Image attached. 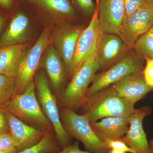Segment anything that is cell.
I'll return each instance as SVG.
<instances>
[{
	"instance_id": "d4e9b609",
	"label": "cell",
	"mask_w": 153,
	"mask_h": 153,
	"mask_svg": "<svg viewBox=\"0 0 153 153\" xmlns=\"http://www.w3.org/2000/svg\"><path fill=\"white\" fill-rule=\"evenodd\" d=\"M105 144L109 149L119 150L126 153H134L132 150L128 147L122 140H103Z\"/></svg>"
},
{
	"instance_id": "5bb4252c",
	"label": "cell",
	"mask_w": 153,
	"mask_h": 153,
	"mask_svg": "<svg viewBox=\"0 0 153 153\" xmlns=\"http://www.w3.org/2000/svg\"><path fill=\"white\" fill-rule=\"evenodd\" d=\"M128 47L115 34L103 33L97 49V58L100 69L105 71L117 62Z\"/></svg>"
},
{
	"instance_id": "ac0fdd59",
	"label": "cell",
	"mask_w": 153,
	"mask_h": 153,
	"mask_svg": "<svg viewBox=\"0 0 153 153\" xmlns=\"http://www.w3.org/2000/svg\"><path fill=\"white\" fill-rule=\"evenodd\" d=\"M30 21L22 12L16 13L11 19L0 38V47L25 44L29 34Z\"/></svg>"
},
{
	"instance_id": "9c48e42d",
	"label": "cell",
	"mask_w": 153,
	"mask_h": 153,
	"mask_svg": "<svg viewBox=\"0 0 153 153\" xmlns=\"http://www.w3.org/2000/svg\"><path fill=\"white\" fill-rule=\"evenodd\" d=\"M153 26V4L146 3L126 17L118 36L128 47L134 46L138 38Z\"/></svg>"
},
{
	"instance_id": "44dd1931",
	"label": "cell",
	"mask_w": 153,
	"mask_h": 153,
	"mask_svg": "<svg viewBox=\"0 0 153 153\" xmlns=\"http://www.w3.org/2000/svg\"><path fill=\"white\" fill-rule=\"evenodd\" d=\"M62 149L55 133H48L38 143L16 153H57Z\"/></svg>"
},
{
	"instance_id": "1f68e13d",
	"label": "cell",
	"mask_w": 153,
	"mask_h": 153,
	"mask_svg": "<svg viewBox=\"0 0 153 153\" xmlns=\"http://www.w3.org/2000/svg\"><path fill=\"white\" fill-rule=\"evenodd\" d=\"M8 18V16L6 14L0 13V38L2 34L3 29Z\"/></svg>"
},
{
	"instance_id": "ba28073f",
	"label": "cell",
	"mask_w": 153,
	"mask_h": 153,
	"mask_svg": "<svg viewBox=\"0 0 153 153\" xmlns=\"http://www.w3.org/2000/svg\"><path fill=\"white\" fill-rule=\"evenodd\" d=\"M98 10L96 3L90 23L82 31L77 41L68 73V79H71L82 64L97 52L100 40L103 33L99 22Z\"/></svg>"
},
{
	"instance_id": "e0dca14e",
	"label": "cell",
	"mask_w": 153,
	"mask_h": 153,
	"mask_svg": "<svg viewBox=\"0 0 153 153\" xmlns=\"http://www.w3.org/2000/svg\"><path fill=\"white\" fill-rule=\"evenodd\" d=\"M96 134L102 140H122L129 128V117H109L90 123Z\"/></svg>"
},
{
	"instance_id": "7a4b0ae2",
	"label": "cell",
	"mask_w": 153,
	"mask_h": 153,
	"mask_svg": "<svg viewBox=\"0 0 153 153\" xmlns=\"http://www.w3.org/2000/svg\"><path fill=\"white\" fill-rule=\"evenodd\" d=\"M4 108L28 125L46 133H55L38 102L34 80L24 92L14 95Z\"/></svg>"
},
{
	"instance_id": "e575fe53",
	"label": "cell",
	"mask_w": 153,
	"mask_h": 153,
	"mask_svg": "<svg viewBox=\"0 0 153 153\" xmlns=\"http://www.w3.org/2000/svg\"><path fill=\"white\" fill-rule=\"evenodd\" d=\"M149 143L151 153H153V139L150 140Z\"/></svg>"
},
{
	"instance_id": "9a60e30c",
	"label": "cell",
	"mask_w": 153,
	"mask_h": 153,
	"mask_svg": "<svg viewBox=\"0 0 153 153\" xmlns=\"http://www.w3.org/2000/svg\"><path fill=\"white\" fill-rule=\"evenodd\" d=\"M112 86L119 96L134 105L153 91V87L147 83L143 72L130 74Z\"/></svg>"
},
{
	"instance_id": "30bf717a",
	"label": "cell",
	"mask_w": 153,
	"mask_h": 153,
	"mask_svg": "<svg viewBox=\"0 0 153 153\" xmlns=\"http://www.w3.org/2000/svg\"><path fill=\"white\" fill-rule=\"evenodd\" d=\"M84 30L83 27L62 25L52 30L51 43L65 64L68 74L77 41Z\"/></svg>"
},
{
	"instance_id": "603a6c76",
	"label": "cell",
	"mask_w": 153,
	"mask_h": 153,
	"mask_svg": "<svg viewBox=\"0 0 153 153\" xmlns=\"http://www.w3.org/2000/svg\"><path fill=\"white\" fill-rule=\"evenodd\" d=\"M134 47V51L143 59H153V37L149 32L140 36Z\"/></svg>"
},
{
	"instance_id": "ffe728a7",
	"label": "cell",
	"mask_w": 153,
	"mask_h": 153,
	"mask_svg": "<svg viewBox=\"0 0 153 153\" xmlns=\"http://www.w3.org/2000/svg\"><path fill=\"white\" fill-rule=\"evenodd\" d=\"M34 2L49 15L58 19L76 17V13L69 0H33Z\"/></svg>"
},
{
	"instance_id": "8fae6325",
	"label": "cell",
	"mask_w": 153,
	"mask_h": 153,
	"mask_svg": "<svg viewBox=\"0 0 153 153\" xmlns=\"http://www.w3.org/2000/svg\"><path fill=\"white\" fill-rule=\"evenodd\" d=\"M152 111L150 106H143L136 109L129 117V128L122 140L134 153H151L143 121L146 117L150 115Z\"/></svg>"
},
{
	"instance_id": "836d02e7",
	"label": "cell",
	"mask_w": 153,
	"mask_h": 153,
	"mask_svg": "<svg viewBox=\"0 0 153 153\" xmlns=\"http://www.w3.org/2000/svg\"><path fill=\"white\" fill-rule=\"evenodd\" d=\"M109 153H127L124 151L114 149H111Z\"/></svg>"
},
{
	"instance_id": "277c9868",
	"label": "cell",
	"mask_w": 153,
	"mask_h": 153,
	"mask_svg": "<svg viewBox=\"0 0 153 153\" xmlns=\"http://www.w3.org/2000/svg\"><path fill=\"white\" fill-rule=\"evenodd\" d=\"M34 82L37 100L44 114L54 128L57 142L62 149L66 147L73 143V138L63 128L57 97L51 89L45 71L39 69L34 76Z\"/></svg>"
},
{
	"instance_id": "8d00e7d4",
	"label": "cell",
	"mask_w": 153,
	"mask_h": 153,
	"mask_svg": "<svg viewBox=\"0 0 153 153\" xmlns=\"http://www.w3.org/2000/svg\"><path fill=\"white\" fill-rule=\"evenodd\" d=\"M146 2V3H153V0H145Z\"/></svg>"
},
{
	"instance_id": "6da1fadb",
	"label": "cell",
	"mask_w": 153,
	"mask_h": 153,
	"mask_svg": "<svg viewBox=\"0 0 153 153\" xmlns=\"http://www.w3.org/2000/svg\"><path fill=\"white\" fill-rule=\"evenodd\" d=\"M80 109V114L92 123L109 117H128L136 109L111 85L88 97Z\"/></svg>"
},
{
	"instance_id": "74e56055",
	"label": "cell",
	"mask_w": 153,
	"mask_h": 153,
	"mask_svg": "<svg viewBox=\"0 0 153 153\" xmlns=\"http://www.w3.org/2000/svg\"></svg>"
},
{
	"instance_id": "7402d4cb",
	"label": "cell",
	"mask_w": 153,
	"mask_h": 153,
	"mask_svg": "<svg viewBox=\"0 0 153 153\" xmlns=\"http://www.w3.org/2000/svg\"><path fill=\"white\" fill-rule=\"evenodd\" d=\"M16 78L0 75V107L4 108L16 92Z\"/></svg>"
},
{
	"instance_id": "7c38bea8",
	"label": "cell",
	"mask_w": 153,
	"mask_h": 153,
	"mask_svg": "<svg viewBox=\"0 0 153 153\" xmlns=\"http://www.w3.org/2000/svg\"><path fill=\"white\" fill-rule=\"evenodd\" d=\"M96 3L102 33L118 35L126 17L124 0H96Z\"/></svg>"
},
{
	"instance_id": "f546056e",
	"label": "cell",
	"mask_w": 153,
	"mask_h": 153,
	"mask_svg": "<svg viewBox=\"0 0 153 153\" xmlns=\"http://www.w3.org/2000/svg\"><path fill=\"white\" fill-rule=\"evenodd\" d=\"M57 153H92L89 151H82L79 149L78 142L73 143L63 148Z\"/></svg>"
},
{
	"instance_id": "3957f363",
	"label": "cell",
	"mask_w": 153,
	"mask_h": 153,
	"mask_svg": "<svg viewBox=\"0 0 153 153\" xmlns=\"http://www.w3.org/2000/svg\"><path fill=\"white\" fill-rule=\"evenodd\" d=\"M99 69L97 52L82 64L70 82L56 97L59 108H70L75 112L80 109L87 97L89 85Z\"/></svg>"
},
{
	"instance_id": "d590c367",
	"label": "cell",
	"mask_w": 153,
	"mask_h": 153,
	"mask_svg": "<svg viewBox=\"0 0 153 153\" xmlns=\"http://www.w3.org/2000/svg\"><path fill=\"white\" fill-rule=\"evenodd\" d=\"M149 33L150 34L151 36H152L153 37V26L150 30H149Z\"/></svg>"
},
{
	"instance_id": "f1b7e54d",
	"label": "cell",
	"mask_w": 153,
	"mask_h": 153,
	"mask_svg": "<svg viewBox=\"0 0 153 153\" xmlns=\"http://www.w3.org/2000/svg\"><path fill=\"white\" fill-rule=\"evenodd\" d=\"M146 60V63L143 73L147 83L153 87V59Z\"/></svg>"
},
{
	"instance_id": "52a82bcc",
	"label": "cell",
	"mask_w": 153,
	"mask_h": 153,
	"mask_svg": "<svg viewBox=\"0 0 153 153\" xmlns=\"http://www.w3.org/2000/svg\"><path fill=\"white\" fill-rule=\"evenodd\" d=\"M52 27H45L41 36L31 49L25 52L16 78L15 94L24 92L27 86L34 80V76L41 66L42 56L51 44Z\"/></svg>"
},
{
	"instance_id": "5b68a950",
	"label": "cell",
	"mask_w": 153,
	"mask_h": 153,
	"mask_svg": "<svg viewBox=\"0 0 153 153\" xmlns=\"http://www.w3.org/2000/svg\"><path fill=\"white\" fill-rule=\"evenodd\" d=\"M60 120L67 133L82 143L86 151L92 153H109L104 142L94 131L84 116L70 108H59Z\"/></svg>"
},
{
	"instance_id": "2e32d148",
	"label": "cell",
	"mask_w": 153,
	"mask_h": 153,
	"mask_svg": "<svg viewBox=\"0 0 153 153\" xmlns=\"http://www.w3.org/2000/svg\"><path fill=\"white\" fill-rule=\"evenodd\" d=\"M7 114L10 132L16 143L17 152L38 143L48 133L25 123L7 111Z\"/></svg>"
},
{
	"instance_id": "cb8c5ba5",
	"label": "cell",
	"mask_w": 153,
	"mask_h": 153,
	"mask_svg": "<svg viewBox=\"0 0 153 153\" xmlns=\"http://www.w3.org/2000/svg\"><path fill=\"white\" fill-rule=\"evenodd\" d=\"M79 10L87 17H92L96 5L94 0H71Z\"/></svg>"
},
{
	"instance_id": "83f0119b",
	"label": "cell",
	"mask_w": 153,
	"mask_h": 153,
	"mask_svg": "<svg viewBox=\"0 0 153 153\" xmlns=\"http://www.w3.org/2000/svg\"><path fill=\"white\" fill-rule=\"evenodd\" d=\"M10 132V126L7 111L0 107V134Z\"/></svg>"
},
{
	"instance_id": "8992f818",
	"label": "cell",
	"mask_w": 153,
	"mask_h": 153,
	"mask_svg": "<svg viewBox=\"0 0 153 153\" xmlns=\"http://www.w3.org/2000/svg\"><path fill=\"white\" fill-rule=\"evenodd\" d=\"M144 68L142 57L135 51L129 52L108 69L96 74L88 88L86 97L112 85L130 74L143 72Z\"/></svg>"
},
{
	"instance_id": "d6986e66",
	"label": "cell",
	"mask_w": 153,
	"mask_h": 153,
	"mask_svg": "<svg viewBox=\"0 0 153 153\" xmlns=\"http://www.w3.org/2000/svg\"><path fill=\"white\" fill-rule=\"evenodd\" d=\"M27 44L0 47V75L16 78Z\"/></svg>"
},
{
	"instance_id": "4316f807",
	"label": "cell",
	"mask_w": 153,
	"mask_h": 153,
	"mask_svg": "<svg viewBox=\"0 0 153 153\" xmlns=\"http://www.w3.org/2000/svg\"><path fill=\"white\" fill-rule=\"evenodd\" d=\"M126 17L128 16L146 4L145 0H124Z\"/></svg>"
},
{
	"instance_id": "4dcf8cb0",
	"label": "cell",
	"mask_w": 153,
	"mask_h": 153,
	"mask_svg": "<svg viewBox=\"0 0 153 153\" xmlns=\"http://www.w3.org/2000/svg\"><path fill=\"white\" fill-rule=\"evenodd\" d=\"M14 5V0H0V9L10 11Z\"/></svg>"
},
{
	"instance_id": "484cf974",
	"label": "cell",
	"mask_w": 153,
	"mask_h": 153,
	"mask_svg": "<svg viewBox=\"0 0 153 153\" xmlns=\"http://www.w3.org/2000/svg\"><path fill=\"white\" fill-rule=\"evenodd\" d=\"M16 140L10 132L0 134V150H7L11 148L16 149Z\"/></svg>"
},
{
	"instance_id": "4fadbf2b",
	"label": "cell",
	"mask_w": 153,
	"mask_h": 153,
	"mask_svg": "<svg viewBox=\"0 0 153 153\" xmlns=\"http://www.w3.org/2000/svg\"><path fill=\"white\" fill-rule=\"evenodd\" d=\"M41 64L49 79L50 86L57 97L66 85L68 79V71L63 60L53 45H49L45 50Z\"/></svg>"
},
{
	"instance_id": "d6a6232c",
	"label": "cell",
	"mask_w": 153,
	"mask_h": 153,
	"mask_svg": "<svg viewBox=\"0 0 153 153\" xmlns=\"http://www.w3.org/2000/svg\"><path fill=\"white\" fill-rule=\"evenodd\" d=\"M17 152L16 149L15 148L7 150H0V153H16Z\"/></svg>"
}]
</instances>
